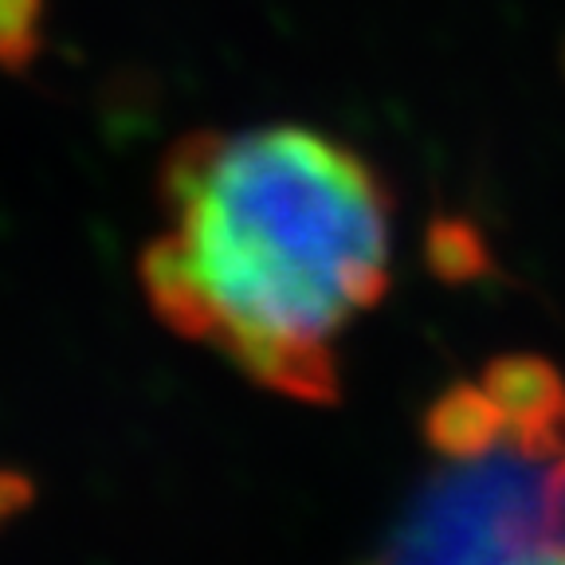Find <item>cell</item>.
<instances>
[{
	"mask_svg": "<svg viewBox=\"0 0 565 565\" xmlns=\"http://www.w3.org/2000/svg\"><path fill=\"white\" fill-rule=\"evenodd\" d=\"M451 468L385 565H507L565 539V393L522 365L440 408Z\"/></svg>",
	"mask_w": 565,
	"mask_h": 565,
	"instance_id": "obj_2",
	"label": "cell"
},
{
	"mask_svg": "<svg viewBox=\"0 0 565 565\" xmlns=\"http://www.w3.org/2000/svg\"><path fill=\"white\" fill-rule=\"evenodd\" d=\"M507 565H565V539L542 542V546H530L522 554H514Z\"/></svg>",
	"mask_w": 565,
	"mask_h": 565,
	"instance_id": "obj_5",
	"label": "cell"
},
{
	"mask_svg": "<svg viewBox=\"0 0 565 565\" xmlns=\"http://www.w3.org/2000/svg\"><path fill=\"white\" fill-rule=\"evenodd\" d=\"M28 503H32V479L0 468V526L17 519L20 511H28Z\"/></svg>",
	"mask_w": 565,
	"mask_h": 565,
	"instance_id": "obj_4",
	"label": "cell"
},
{
	"mask_svg": "<svg viewBox=\"0 0 565 565\" xmlns=\"http://www.w3.org/2000/svg\"><path fill=\"white\" fill-rule=\"evenodd\" d=\"M161 209L141 252L153 315L282 397H334L338 345L393 259L370 161L310 126L201 130L161 166Z\"/></svg>",
	"mask_w": 565,
	"mask_h": 565,
	"instance_id": "obj_1",
	"label": "cell"
},
{
	"mask_svg": "<svg viewBox=\"0 0 565 565\" xmlns=\"http://www.w3.org/2000/svg\"><path fill=\"white\" fill-rule=\"evenodd\" d=\"M44 0H0V67L24 71L44 40Z\"/></svg>",
	"mask_w": 565,
	"mask_h": 565,
	"instance_id": "obj_3",
	"label": "cell"
}]
</instances>
